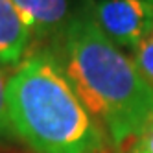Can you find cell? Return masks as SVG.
Listing matches in <instances>:
<instances>
[{"label": "cell", "mask_w": 153, "mask_h": 153, "mask_svg": "<svg viewBox=\"0 0 153 153\" xmlns=\"http://www.w3.org/2000/svg\"><path fill=\"white\" fill-rule=\"evenodd\" d=\"M133 153H153V116L148 120V124L137 137V146Z\"/></svg>", "instance_id": "ba28073f"}, {"label": "cell", "mask_w": 153, "mask_h": 153, "mask_svg": "<svg viewBox=\"0 0 153 153\" xmlns=\"http://www.w3.org/2000/svg\"><path fill=\"white\" fill-rule=\"evenodd\" d=\"M22 22L30 30L31 39H59L68 26L70 13L68 0H9Z\"/></svg>", "instance_id": "277c9868"}, {"label": "cell", "mask_w": 153, "mask_h": 153, "mask_svg": "<svg viewBox=\"0 0 153 153\" xmlns=\"http://www.w3.org/2000/svg\"><path fill=\"white\" fill-rule=\"evenodd\" d=\"M31 33L9 0H0V67L22 61Z\"/></svg>", "instance_id": "5b68a950"}, {"label": "cell", "mask_w": 153, "mask_h": 153, "mask_svg": "<svg viewBox=\"0 0 153 153\" xmlns=\"http://www.w3.org/2000/svg\"><path fill=\"white\" fill-rule=\"evenodd\" d=\"M6 100L15 137L35 153H96L103 144V129L50 52L19 63Z\"/></svg>", "instance_id": "7a4b0ae2"}, {"label": "cell", "mask_w": 153, "mask_h": 153, "mask_svg": "<svg viewBox=\"0 0 153 153\" xmlns=\"http://www.w3.org/2000/svg\"><path fill=\"white\" fill-rule=\"evenodd\" d=\"M133 63L153 91V30L133 48Z\"/></svg>", "instance_id": "8992f818"}, {"label": "cell", "mask_w": 153, "mask_h": 153, "mask_svg": "<svg viewBox=\"0 0 153 153\" xmlns=\"http://www.w3.org/2000/svg\"><path fill=\"white\" fill-rule=\"evenodd\" d=\"M61 39V67L83 105L116 146L137 138L153 116V91L131 57L96 26L87 6Z\"/></svg>", "instance_id": "6da1fadb"}, {"label": "cell", "mask_w": 153, "mask_h": 153, "mask_svg": "<svg viewBox=\"0 0 153 153\" xmlns=\"http://www.w3.org/2000/svg\"><path fill=\"white\" fill-rule=\"evenodd\" d=\"M11 78V72L6 67H0V140H7V138H17L15 131L11 126V120L7 114V100H6V92H7V83Z\"/></svg>", "instance_id": "52a82bcc"}, {"label": "cell", "mask_w": 153, "mask_h": 153, "mask_svg": "<svg viewBox=\"0 0 153 153\" xmlns=\"http://www.w3.org/2000/svg\"><path fill=\"white\" fill-rule=\"evenodd\" d=\"M87 9L120 48L133 50L153 30V0H91Z\"/></svg>", "instance_id": "3957f363"}]
</instances>
